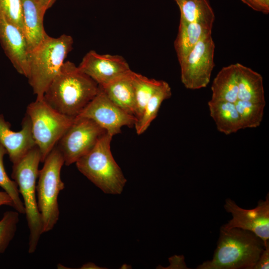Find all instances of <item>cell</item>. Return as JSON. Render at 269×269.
<instances>
[{
  "label": "cell",
  "instance_id": "20",
  "mask_svg": "<svg viewBox=\"0 0 269 269\" xmlns=\"http://www.w3.org/2000/svg\"><path fill=\"white\" fill-rule=\"evenodd\" d=\"M212 100L235 103L238 100V87L235 64L223 67L214 78L211 87Z\"/></svg>",
  "mask_w": 269,
  "mask_h": 269
},
{
  "label": "cell",
  "instance_id": "28",
  "mask_svg": "<svg viewBox=\"0 0 269 269\" xmlns=\"http://www.w3.org/2000/svg\"><path fill=\"white\" fill-rule=\"evenodd\" d=\"M253 9L265 14L269 12V0H241Z\"/></svg>",
  "mask_w": 269,
  "mask_h": 269
},
{
  "label": "cell",
  "instance_id": "21",
  "mask_svg": "<svg viewBox=\"0 0 269 269\" xmlns=\"http://www.w3.org/2000/svg\"><path fill=\"white\" fill-rule=\"evenodd\" d=\"M176 2L180 9V21L213 26L215 15L208 0H182Z\"/></svg>",
  "mask_w": 269,
  "mask_h": 269
},
{
  "label": "cell",
  "instance_id": "26",
  "mask_svg": "<svg viewBox=\"0 0 269 269\" xmlns=\"http://www.w3.org/2000/svg\"><path fill=\"white\" fill-rule=\"evenodd\" d=\"M19 222V213L8 211L0 220V254L3 253L13 238Z\"/></svg>",
  "mask_w": 269,
  "mask_h": 269
},
{
  "label": "cell",
  "instance_id": "27",
  "mask_svg": "<svg viewBox=\"0 0 269 269\" xmlns=\"http://www.w3.org/2000/svg\"><path fill=\"white\" fill-rule=\"evenodd\" d=\"M0 14L24 34L21 0H0Z\"/></svg>",
  "mask_w": 269,
  "mask_h": 269
},
{
  "label": "cell",
  "instance_id": "24",
  "mask_svg": "<svg viewBox=\"0 0 269 269\" xmlns=\"http://www.w3.org/2000/svg\"><path fill=\"white\" fill-rule=\"evenodd\" d=\"M240 116L242 129L260 126L266 104L237 100L234 103Z\"/></svg>",
  "mask_w": 269,
  "mask_h": 269
},
{
  "label": "cell",
  "instance_id": "8",
  "mask_svg": "<svg viewBox=\"0 0 269 269\" xmlns=\"http://www.w3.org/2000/svg\"><path fill=\"white\" fill-rule=\"evenodd\" d=\"M107 133L92 120L76 117L56 144L69 166L89 152Z\"/></svg>",
  "mask_w": 269,
  "mask_h": 269
},
{
  "label": "cell",
  "instance_id": "10",
  "mask_svg": "<svg viewBox=\"0 0 269 269\" xmlns=\"http://www.w3.org/2000/svg\"><path fill=\"white\" fill-rule=\"evenodd\" d=\"M77 117L92 120L113 136L121 133L122 127H133L137 121L135 116L111 101L100 87L97 95Z\"/></svg>",
  "mask_w": 269,
  "mask_h": 269
},
{
  "label": "cell",
  "instance_id": "3",
  "mask_svg": "<svg viewBox=\"0 0 269 269\" xmlns=\"http://www.w3.org/2000/svg\"><path fill=\"white\" fill-rule=\"evenodd\" d=\"M73 38L63 34L52 37L47 34L41 42L28 53V82L37 100L43 99L49 85L59 72L71 51Z\"/></svg>",
  "mask_w": 269,
  "mask_h": 269
},
{
  "label": "cell",
  "instance_id": "9",
  "mask_svg": "<svg viewBox=\"0 0 269 269\" xmlns=\"http://www.w3.org/2000/svg\"><path fill=\"white\" fill-rule=\"evenodd\" d=\"M215 44L211 34L200 40L179 63L181 80L188 89L206 87L210 82L215 66Z\"/></svg>",
  "mask_w": 269,
  "mask_h": 269
},
{
  "label": "cell",
  "instance_id": "11",
  "mask_svg": "<svg viewBox=\"0 0 269 269\" xmlns=\"http://www.w3.org/2000/svg\"><path fill=\"white\" fill-rule=\"evenodd\" d=\"M224 208L231 214L232 218L222 227L225 229L240 228L253 232L264 241L265 246L269 239V196L259 201L256 207L245 209L233 200L227 198Z\"/></svg>",
  "mask_w": 269,
  "mask_h": 269
},
{
  "label": "cell",
  "instance_id": "7",
  "mask_svg": "<svg viewBox=\"0 0 269 269\" xmlns=\"http://www.w3.org/2000/svg\"><path fill=\"white\" fill-rule=\"evenodd\" d=\"M26 114L30 120L32 136L43 162L75 118L58 112L43 99L29 104Z\"/></svg>",
  "mask_w": 269,
  "mask_h": 269
},
{
  "label": "cell",
  "instance_id": "15",
  "mask_svg": "<svg viewBox=\"0 0 269 269\" xmlns=\"http://www.w3.org/2000/svg\"><path fill=\"white\" fill-rule=\"evenodd\" d=\"M24 33L29 52L37 47L47 34L43 26L44 14L37 0H21Z\"/></svg>",
  "mask_w": 269,
  "mask_h": 269
},
{
  "label": "cell",
  "instance_id": "23",
  "mask_svg": "<svg viewBox=\"0 0 269 269\" xmlns=\"http://www.w3.org/2000/svg\"><path fill=\"white\" fill-rule=\"evenodd\" d=\"M131 78L135 97V117L137 120L140 117L147 102L161 85L162 81L149 79L133 71Z\"/></svg>",
  "mask_w": 269,
  "mask_h": 269
},
{
  "label": "cell",
  "instance_id": "13",
  "mask_svg": "<svg viewBox=\"0 0 269 269\" xmlns=\"http://www.w3.org/2000/svg\"><path fill=\"white\" fill-rule=\"evenodd\" d=\"M0 43L16 70L27 77L28 48L24 33L0 14Z\"/></svg>",
  "mask_w": 269,
  "mask_h": 269
},
{
  "label": "cell",
  "instance_id": "18",
  "mask_svg": "<svg viewBox=\"0 0 269 269\" xmlns=\"http://www.w3.org/2000/svg\"><path fill=\"white\" fill-rule=\"evenodd\" d=\"M212 26L200 22L180 20L174 48L179 62L183 60L203 38L212 34Z\"/></svg>",
  "mask_w": 269,
  "mask_h": 269
},
{
  "label": "cell",
  "instance_id": "17",
  "mask_svg": "<svg viewBox=\"0 0 269 269\" xmlns=\"http://www.w3.org/2000/svg\"><path fill=\"white\" fill-rule=\"evenodd\" d=\"M132 72L106 85L99 86L115 105L127 113L135 116V97L131 78Z\"/></svg>",
  "mask_w": 269,
  "mask_h": 269
},
{
  "label": "cell",
  "instance_id": "12",
  "mask_svg": "<svg viewBox=\"0 0 269 269\" xmlns=\"http://www.w3.org/2000/svg\"><path fill=\"white\" fill-rule=\"evenodd\" d=\"M78 67L99 86L106 85L132 71L122 56L100 54L94 50H90L86 54Z\"/></svg>",
  "mask_w": 269,
  "mask_h": 269
},
{
  "label": "cell",
  "instance_id": "2",
  "mask_svg": "<svg viewBox=\"0 0 269 269\" xmlns=\"http://www.w3.org/2000/svg\"><path fill=\"white\" fill-rule=\"evenodd\" d=\"M265 247L262 239L251 231L221 227L212 259L196 269H253Z\"/></svg>",
  "mask_w": 269,
  "mask_h": 269
},
{
  "label": "cell",
  "instance_id": "6",
  "mask_svg": "<svg viewBox=\"0 0 269 269\" xmlns=\"http://www.w3.org/2000/svg\"><path fill=\"white\" fill-rule=\"evenodd\" d=\"M39 170L36 185L37 202L42 222L43 233L51 231L59 217L58 197L64 187L61 170L64 164L63 157L55 145Z\"/></svg>",
  "mask_w": 269,
  "mask_h": 269
},
{
  "label": "cell",
  "instance_id": "33",
  "mask_svg": "<svg viewBox=\"0 0 269 269\" xmlns=\"http://www.w3.org/2000/svg\"><path fill=\"white\" fill-rule=\"evenodd\" d=\"M176 2L178 1H180V0H174Z\"/></svg>",
  "mask_w": 269,
  "mask_h": 269
},
{
  "label": "cell",
  "instance_id": "19",
  "mask_svg": "<svg viewBox=\"0 0 269 269\" xmlns=\"http://www.w3.org/2000/svg\"><path fill=\"white\" fill-rule=\"evenodd\" d=\"M208 105L210 116L218 131L228 135L242 129L240 117L234 103L210 100Z\"/></svg>",
  "mask_w": 269,
  "mask_h": 269
},
{
  "label": "cell",
  "instance_id": "5",
  "mask_svg": "<svg viewBox=\"0 0 269 269\" xmlns=\"http://www.w3.org/2000/svg\"><path fill=\"white\" fill-rule=\"evenodd\" d=\"M112 137L105 134L75 163L79 171L104 193L120 194L127 180L113 156L111 150Z\"/></svg>",
  "mask_w": 269,
  "mask_h": 269
},
{
  "label": "cell",
  "instance_id": "1",
  "mask_svg": "<svg viewBox=\"0 0 269 269\" xmlns=\"http://www.w3.org/2000/svg\"><path fill=\"white\" fill-rule=\"evenodd\" d=\"M99 90V85L95 81L74 63L67 61L49 85L43 99L58 112L75 118Z\"/></svg>",
  "mask_w": 269,
  "mask_h": 269
},
{
  "label": "cell",
  "instance_id": "14",
  "mask_svg": "<svg viewBox=\"0 0 269 269\" xmlns=\"http://www.w3.org/2000/svg\"><path fill=\"white\" fill-rule=\"evenodd\" d=\"M0 144L6 149L13 164L18 162L36 146L30 120L26 114L22 122V129L19 132L11 130L9 123L0 114Z\"/></svg>",
  "mask_w": 269,
  "mask_h": 269
},
{
  "label": "cell",
  "instance_id": "25",
  "mask_svg": "<svg viewBox=\"0 0 269 269\" xmlns=\"http://www.w3.org/2000/svg\"><path fill=\"white\" fill-rule=\"evenodd\" d=\"M7 151L0 144V186L11 198L13 207L20 214H25L23 202L19 196L18 186L14 180H11L8 176L3 165V158Z\"/></svg>",
  "mask_w": 269,
  "mask_h": 269
},
{
  "label": "cell",
  "instance_id": "16",
  "mask_svg": "<svg viewBox=\"0 0 269 269\" xmlns=\"http://www.w3.org/2000/svg\"><path fill=\"white\" fill-rule=\"evenodd\" d=\"M236 66L238 100L266 104L261 75L240 63Z\"/></svg>",
  "mask_w": 269,
  "mask_h": 269
},
{
  "label": "cell",
  "instance_id": "29",
  "mask_svg": "<svg viewBox=\"0 0 269 269\" xmlns=\"http://www.w3.org/2000/svg\"><path fill=\"white\" fill-rule=\"evenodd\" d=\"M269 268V242L265 246L257 263L253 269H268Z\"/></svg>",
  "mask_w": 269,
  "mask_h": 269
},
{
  "label": "cell",
  "instance_id": "32",
  "mask_svg": "<svg viewBox=\"0 0 269 269\" xmlns=\"http://www.w3.org/2000/svg\"><path fill=\"white\" fill-rule=\"evenodd\" d=\"M98 267L96 266L93 263H88L86 264H85L82 267V269H98Z\"/></svg>",
  "mask_w": 269,
  "mask_h": 269
},
{
  "label": "cell",
  "instance_id": "4",
  "mask_svg": "<svg viewBox=\"0 0 269 269\" xmlns=\"http://www.w3.org/2000/svg\"><path fill=\"white\" fill-rule=\"evenodd\" d=\"M41 154L36 145L20 160L13 164L11 177L22 195L29 230L28 252L34 253L43 233L42 222L36 198V180Z\"/></svg>",
  "mask_w": 269,
  "mask_h": 269
},
{
  "label": "cell",
  "instance_id": "22",
  "mask_svg": "<svg viewBox=\"0 0 269 269\" xmlns=\"http://www.w3.org/2000/svg\"><path fill=\"white\" fill-rule=\"evenodd\" d=\"M171 90L169 84L162 81L161 85L147 102L140 117L137 120L134 127L139 135L143 133L155 119L163 101L171 96Z\"/></svg>",
  "mask_w": 269,
  "mask_h": 269
},
{
  "label": "cell",
  "instance_id": "30",
  "mask_svg": "<svg viewBox=\"0 0 269 269\" xmlns=\"http://www.w3.org/2000/svg\"><path fill=\"white\" fill-rule=\"evenodd\" d=\"M41 11L45 14L46 11L51 7L56 0H37Z\"/></svg>",
  "mask_w": 269,
  "mask_h": 269
},
{
  "label": "cell",
  "instance_id": "31",
  "mask_svg": "<svg viewBox=\"0 0 269 269\" xmlns=\"http://www.w3.org/2000/svg\"><path fill=\"white\" fill-rule=\"evenodd\" d=\"M3 205L13 207L12 201L6 192L0 191V206Z\"/></svg>",
  "mask_w": 269,
  "mask_h": 269
}]
</instances>
